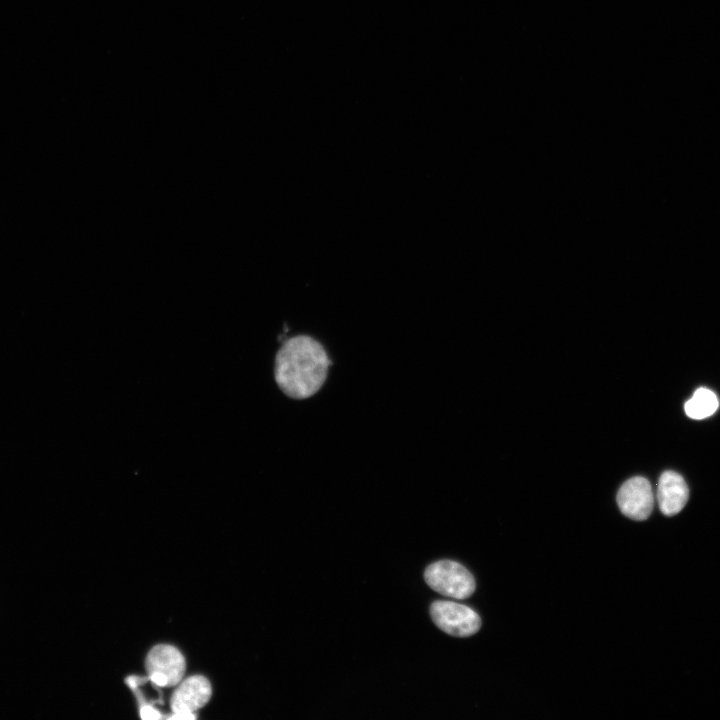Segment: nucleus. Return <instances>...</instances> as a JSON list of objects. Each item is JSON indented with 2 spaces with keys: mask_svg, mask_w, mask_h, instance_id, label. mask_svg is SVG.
Segmentation results:
<instances>
[{
  "mask_svg": "<svg viewBox=\"0 0 720 720\" xmlns=\"http://www.w3.org/2000/svg\"><path fill=\"white\" fill-rule=\"evenodd\" d=\"M332 365L320 341L305 334L295 335L286 338L275 354L274 380L286 397L306 400L323 388Z\"/></svg>",
  "mask_w": 720,
  "mask_h": 720,
  "instance_id": "1",
  "label": "nucleus"
},
{
  "mask_svg": "<svg viewBox=\"0 0 720 720\" xmlns=\"http://www.w3.org/2000/svg\"><path fill=\"white\" fill-rule=\"evenodd\" d=\"M424 579L434 591L454 599H466L475 590L472 574L460 563L451 560H440L429 565L424 572Z\"/></svg>",
  "mask_w": 720,
  "mask_h": 720,
  "instance_id": "2",
  "label": "nucleus"
},
{
  "mask_svg": "<svg viewBox=\"0 0 720 720\" xmlns=\"http://www.w3.org/2000/svg\"><path fill=\"white\" fill-rule=\"evenodd\" d=\"M430 615L438 628L455 637L471 636L481 627V619L473 609L451 601H435Z\"/></svg>",
  "mask_w": 720,
  "mask_h": 720,
  "instance_id": "3",
  "label": "nucleus"
},
{
  "mask_svg": "<svg viewBox=\"0 0 720 720\" xmlns=\"http://www.w3.org/2000/svg\"><path fill=\"white\" fill-rule=\"evenodd\" d=\"M617 503L626 517L636 521L647 519L654 505L650 482L641 476L628 479L618 490Z\"/></svg>",
  "mask_w": 720,
  "mask_h": 720,
  "instance_id": "4",
  "label": "nucleus"
},
{
  "mask_svg": "<svg viewBox=\"0 0 720 720\" xmlns=\"http://www.w3.org/2000/svg\"><path fill=\"white\" fill-rule=\"evenodd\" d=\"M211 695L209 680L204 676L194 675L183 680L176 688L170 706L173 713H194L210 700Z\"/></svg>",
  "mask_w": 720,
  "mask_h": 720,
  "instance_id": "5",
  "label": "nucleus"
},
{
  "mask_svg": "<svg viewBox=\"0 0 720 720\" xmlns=\"http://www.w3.org/2000/svg\"><path fill=\"white\" fill-rule=\"evenodd\" d=\"M148 674L160 673L166 676L169 686L180 683L185 673V659L174 646L160 644L154 646L145 661Z\"/></svg>",
  "mask_w": 720,
  "mask_h": 720,
  "instance_id": "6",
  "label": "nucleus"
},
{
  "mask_svg": "<svg viewBox=\"0 0 720 720\" xmlns=\"http://www.w3.org/2000/svg\"><path fill=\"white\" fill-rule=\"evenodd\" d=\"M689 498L688 486L683 477L674 471L661 474L657 488V501L660 511L666 516L679 513Z\"/></svg>",
  "mask_w": 720,
  "mask_h": 720,
  "instance_id": "7",
  "label": "nucleus"
},
{
  "mask_svg": "<svg viewBox=\"0 0 720 720\" xmlns=\"http://www.w3.org/2000/svg\"><path fill=\"white\" fill-rule=\"evenodd\" d=\"M719 401L716 394L704 387L698 388L684 405L688 417L696 420L707 418L718 409Z\"/></svg>",
  "mask_w": 720,
  "mask_h": 720,
  "instance_id": "8",
  "label": "nucleus"
},
{
  "mask_svg": "<svg viewBox=\"0 0 720 720\" xmlns=\"http://www.w3.org/2000/svg\"><path fill=\"white\" fill-rule=\"evenodd\" d=\"M140 716L142 719H159L161 714L150 705L143 704L140 708Z\"/></svg>",
  "mask_w": 720,
  "mask_h": 720,
  "instance_id": "9",
  "label": "nucleus"
},
{
  "mask_svg": "<svg viewBox=\"0 0 720 720\" xmlns=\"http://www.w3.org/2000/svg\"><path fill=\"white\" fill-rule=\"evenodd\" d=\"M147 678L138 677V676H130L126 679V683L132 688L136 689L137 686L143 682H145Z\"/></svg>",
  "mask_w": 720,
  "mask_h": 720,
  "instance_id": "10",
  "label": "nucleus"
},
{
  "mask_svg": "<svg viewBox=\"0 0 720 720\" xmlns=\"http://www.w3.org/2000/svg\"><path fill=\"white\" fill-rule=\"evenodd\" d=\"M170 719H178V720H193L196 718V715L194 713H186V712H180V713H173L172 716L169 717Z\"/></svg>",
  "mask_w": 720,
  "mask_h": 720,
  "instance_id": "11",
  "label": "nucleus"
}]
</instances>
